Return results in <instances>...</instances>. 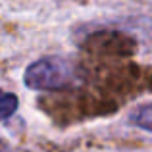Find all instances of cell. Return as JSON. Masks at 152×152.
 <instances>
[{"mask_svg":"<svg viewBox=\"0 0 152 152\" xmlns=\"http://www.w3.org/2000/svg\"><path fill=\"white\" fill-rule=\"evenodd\" d=\"M81 79L71 60L62 56H46L27 66L23 83L33 91H64L75 87Z\"/></svg>","mask_w":152,"mask_h":152,"instance_id":"cell-1","label":"cell"},{"mask_svg":"<svg viewBox=\"0 0 152 152\" xmlns=\"http://www.w3.org/2000/svg\"><path fill=\"white\" fill-rule=\"evenodd\" d=\"M129 123L139 129L150 133L152 131V115H150V104H141L137 110L131 112L129 115Z\"/></svg>","mask_w":152,"mask_h":152,"instance_id":"cell-2","label":"cell"},{"mask_svg":"<svg viewBox=\"0 0 152 152\" xmlns=\"http://www.w3.org/2000/svg\"><path fill=\"white\" fill-rule=\"evenodd\" d=\"M18 110V96L14 93L0 89V119H8Z\"/></svg>","mask_w":152,"mask_h":152,"instance_id":"cell-3","label":"cell"},{"mask_svg":"<svg viewBox=\"0 0 152 152\" xmlns=\"http://www.w3.org/2000/svg\"><path fill=\"white\" fill-rule=\"evenodd\" d=\"M0 152H12V150H10V146H8L6 142L2 141V139H0Z\"/></svg>","mask_w":152,"mask_h":152,"instance_id":"cell-4","label":"cell"}]
</instances>
